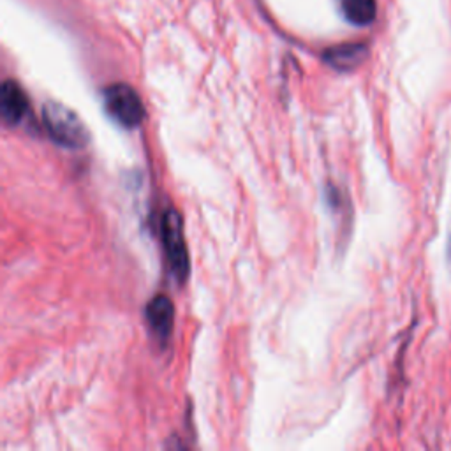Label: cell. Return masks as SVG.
Returning <instances> with one entry per match:
<instances>
[{"mask_svg": "<svg viewBox=\"0 0 451 451\" xmlns=\"http://www.w3.org/2000/svg\"><path fill=\"white\" fill-rule=\"evenodd\" d=\"M42 122L56 144L63 148L87 147L90 134L80 116L60 102H46L42 108Z\"/></svg>", "mask_w": 451, "mask_h": 451, "instance_id": "cell-1", "label": "cell"}, {"mask_svg": "<svg viewBox=\"0 0 451 451\" xmlns=\"http://www.w3.org/2000/svg\"><path fill=\"white\" fill-rule=\"evenodd\" d=\"M104 108L116 123L134 129L144 120V106L130 85L116 83L104 90Z\"/></svg>", "mask_w": 451, "mask_h": 451, "instance_id": "cell-2", "label": "cell"}, {"mask_svg": "<svg viewBox=\"0 0 451 451\" xmlns=\"http://www.w3.org/2000/svg\"><path fill=\"white\" fill-rule=\"evenodd\" d=\"M162 242L173 275L178 280H185L189 273V254L183 240L182 218L176 210H168L162 217Z\"/></svg>", "mask_w": 451, "mask_h": 451, "instance_id": "cell-3", "label": "cell"}, {"mask_svg": "<svg viewBox=\"0 0 451 451\" xmlns=\"http://www.w3.org/2000/svg\"><path fill=\"white\" fill-rule=\"evenodd\" d=\"M0 113H2L4 122L9 123V125H18L27 116V95L16 81H4L2 90H0Z\"/></svg>", "mask_w": 451, "mask_h": 451, "instance_id": "cell-4", "label": "cell"}, {"mask_svg": "<svg viewBox=\"0 0 451 451\" xmlns=\"http://www.w3.org/2000/svg\"><path fill=\"white\" fill-rule=\"evenodd\" d=\"M369 55V48L363 42H347L335 46L324 53V60L338 70H352Z\"/></svg>", "mask_w": 451, "mask_h": 451, "instance_id": "cell-5", "label": "cell"}, {"mask_svg": "<svg viewBox=\"0 0 451 451\" xmlns=\"http://www.w3.org/2000/svg\"><path fill=\"white\" fill-rule=\"evenodd\" d=\"M175 309L168 296L159 295L147 305V321L159 338H166L171 333Z\"/></svg>", "mask_w": 451, "mask_h": 451, "instance_id": "cell-6", "label": "cell"}, {"mask_svg": "<svg viewBox=\"0 0 451 451\" xmlns=\"http://www.w3.org/2000/svg\"><path fill=\"white\" fill-rule=\"evenodd\" d=\"M345 18L354 25H369L376 20V0H340Z\"/></svg>", "mask_w": 451, "mask_h": 451, "instance_id": "cell-7", "label": "cell"}]
</instances>
